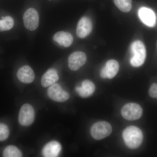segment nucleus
Returning <instances> with one entry per match:
<instances>
[{"mask_svg":"<svg viewBox=\"0 0 157 157\" xmlns=\"http://www.w3.org/2000/svg\"><path fill=\"white\" fill-rule=\"evenodd\" d=\"M115 6L121 11L128 12L132 8V0H114Z\"/></svg>","mask_w":157,"mask_h":157,"instance_id":"18","label":"nucleus"},{"mask_svg":"<svg viewBox=\"0 0 157 157\" xmlns=\"http://www.w3.org/2000/svg\"><path fill=\"white\" fill-rule=\"evenodd\" d=\"M61 149V145L59 142L57 141H52L44 147L42 153L45 157H58Z\"/></svg>","mask_w":157,"mask_h":157,"instance_id":"12","label":"nucleus"},{"mask_svg":"<svg viewBox=\"0 0 157 157\" xmlns=\"http://www.w3.org/2000/svg\"><path fill=\"white\" fill-rule=\"evenodd\" d=\"M17 77L23 83H30L35 79V73L29 66L26 65L18 70Z\"/></svg>","mask_w":157,"mask_h":157,"instance_id":"11","label":"nucleus"},{"mask_svg":"<svg viewBox=\"0 0 157 157\" xmlns=\"http://www.w3.org/2000/svg\"><path fill=\"white\" fill-rule=\"evenodd\" d=\"M122 135L127 146L131 149L138 148L143 141L142 131L139 128L134 126L127 127L124 130Z\"/></svg>","mask_w":157,"mask_h":157,"instance_id":"1","label":"nucleus"},{"mask_svg":"<svg viewBox=\"0 0 157 157\" xmlns=\"http://www.w3.org/2000/svg\"><path fill=\"white\" fill-rule=\"evenodd\" d=\"M93 30V23L89 17L84 16L79 20L76 28V34L81 39L88 36Z\"/></svg>","mask_w":157,"mask_h":157,"instance_id":"9","label":"nucleus"},{"mask_svg":"<svg viewBox=\"0 0 157 157\" xmlns=\"http://www.w3.org/2000/svg\"><path fill=\"white\" fill-rule=\"evenodd\" d=\"M132 57L130 63L135 67H140L144 63L146 57V51L142 42L137 40L132 43L131 47Z\"/></svg>","mask_w":157,"mask_h":157,"instance_id":"2","label":"nucleus"},{"mask_svg":"<svg viewBox=\"0 0 157 157\" xmlns=\"http://www.w3.org/2000/svg\"><path fill=\"white\" fill-rule=\"evenodd\" d=\"M53 40L60 46L67 48L70 47L73 43V38L72 34L70 33L60 31L55 34Z\"/></svg>","mask_w":157,"mask_h":157,"instance_id":"13","label":"nucleus"},{"mask_svg":"<svg viewBox=\"0 0 157 157\" xmlns=\"http://www.w3.org/2000/svg\"></svg>","mask_w":157,"mask_h":157,"instance_id":"23","label":"nucleus"},{"mask_svg":"<svg viewBox=\"0 0 157 157\" xmlns=\"http://www.w3.org/2000/svg\"><path fill=\"white\" fill-rule=\"evenodd\" d=\"M138 15L140 20L145 25L151 27L155 25L156 17L155 12L151 9L142 7L139 9Z\"/></svg>","mask_w":157,"mask_h":157,"instance_id":"10","label":"nucleus"},{"mask_svg":"<svg viewBox=\"0 0 157 157\" xmlns=\"http://www.w3.org/2000/svg\"><path fill=\"white\" fill-rule=\"evenodd\" d=\"M149 94L151 98H156L157 97V84L153 83L151 85L149 90Z\"/></svg>","mask_w":157,"mask_h":157,"instance_id":"21","label":"nucleus"},{"mask_svg":"<svg viewBox=\"0 0 157 157\" xmlns=\"http://www.w3.org/2000/svg\"><path fill=\"white\" fill-rule=\"evenodd\" d=\"M107 73V78L111 79L115 77L119 70V64L115 60H109L104 67Z\"/></svg>","mask_w":157,"mask_h":157,"instance_id":"16","label":"nucleus"},{"mask_svg":"<svg viewBox=\"0 0 157 157\" xmlns=\"http://www.w3.org/2000/svg\"><path fill=\"white\" fill-rule=\"evenodd\" d=\"M100 75H101V78H107V73H106V71H105L104 67L102 68V70H101Z\"/></svg>","mask_w":157,"mask_h":157,"instance_id":"22","label":"nucleus"},{"mask_svg":"<svg viewBox=\"0 0 157 157\" xmlns=\"http://www.w3.org/2000/svg\"><path fill=\"white\" fill-rule=\"evenodd\" d=\"M143 113V109L139 104L128 103L122 108L121 114L127 120L135 121L139 119Z\"/></svg>","mask_w":157,"mask_h":157,"instance_id":"4","label":"nucleus"},{"mask_svg":"<svg viewBox=\"0 0 157 157\" xmlns=\"http://www.w3.org/2000/svg\"><path fill=\"white\" fill-rule=\"evenodd\" d=\"M9 130L7 125L0 124V141H4L9 137Z\"/></svg>","mask_w":157,"mask_h":157,"instance_id":"20","label":"nucleus"},{"mask_svg":"<svg viewBox=\"0 0 157 157\" xmlns=\"http://www.w3.org/2000/svg\"><path fill=\"white\" fill-rule=\"evenodd\" d=\"M14 25V20L10 16L2 17V19L0 20V32L8 31L11 29Z\"/></svg>","mask_w":157,"mask_h":157,"instance_id":"17","label":"nucleus"},{"mask_svg":"<svg viewBox=\"0 0 157 157\" xmlns=\"http://www.w3.org/2000/svg\"><path fill=\"white\" fill-rule=\"evenodd\" d=\"M22 155L21 151L13 145L7 147L3 151V156L5 157H21Z\"/></svg>","mask_w":157,"mask_h":157,"instance_id":"19","label":"nucleus"},{"mask_svg":"<svg viewBox=\"0 0 157 157\" xmlns=\"http://www.w3.org/2000/svg\"><path fill=\"white\" fill-rule=\"evenodd\" d=\"M112 132L110 124L106 121H99L94 124L91 128V135L97 140H102L109 136Z\"/></svg>","mask_w":157,"mask_h":157,"instance_id":"3","label":"nucleus"},{"mask_svg":"<svg viewBox=\"0 0 157 157\" xmlns=\"http://www.w3.org/2000/svg\"><path fill=\"white\" fill-rule=\"evenodd\" d=\"M48 95L52 100L57 102H63L70 98L69 94L63 90L57 83L50 86L48 90Z\"/></svg>","mask_w":157,"mask_h":157,"instance_id":"7","label":"nucleus"},{"mask_svg":"<svg viewBox=\"0 0 157 157\" xmlns=\"http://www.w3.org/2000/svg\"><path fill=\"white\" fill-rule=\"evenodd\" d=\"M95 86L89 80L86 79L82 81L81 86H77L76 90L79 95L82 98H86L91 96L94 92Z\"/></svg>","mask_w":157,"mask_h":157,"instance_id":"14","label":"nucleus"},{"mask_svg":"<svg viewBox=\"0 0 157 157\" xmlns=\"http://www.w3.org/2000/svg\"><path fill=\"white\" fill-rule=\"evenodd\" d=\"M157 99V98H156Z\"/></svg>","mask_w":157,"mask_h":157,"instance_id":"24","label":"nucleus"},{"mask_svg":"<svg viewBox=\"0 0 157 157\" xmlns=\"http://www.w3.org/2000/svg\"><path fill=\"white\" fill-rule=\"evenodd\" d=\"M35 119V111L33 107L29 104H24L20 110L18 116L19 124L24 126L30 125Z\"/></svg>","mask_w":157,"mask_h":157,"instance_id":"6","label":"nucleus"},{"mask_svg":"<svg viewBox=\"0 0 157 157\" xmlns=\"http://www.w3.org/2000/svg\"><path fill=\"white\" fill-rule=\"evenodd\" d=\"M86 60L87 57L84 52H75L68 58V66L70 70L76 71L86 63Z\"/></svg>","mask_w":157,"mask_h":157,"instance_id":"8","label":"nucleus"},{"mask_svg":"<svg viewBox=\"0 0 157 157\" xmlns=\"http://www.w3.org/2000/svg\"><path fill=\"white\" fill-rule=\"evenodd\" d=\"M39 14L36 10L29 8L25 12L23 17L25 26L29 30L33 31L38 28L39 25Z\"/></svg>","mask_w":157,"mask_h":157,"instance_id":"5","label":"nucleus"},{"mask_svg":"<svg viewBox=\"0 0 157 157\" xmlns=\"http://www.w3.org/2000/svg\"><path fill=\"white\" fill-rule=\"evenodd\" d=\"M59 79L57 70L54 69H50L47 70L42 76L41 84L43 87H47L55 83Z\"/></svg>","mask_w":157,"mask_h":157,"instance_id":"15","label":"nucleus"}]
</instances>
